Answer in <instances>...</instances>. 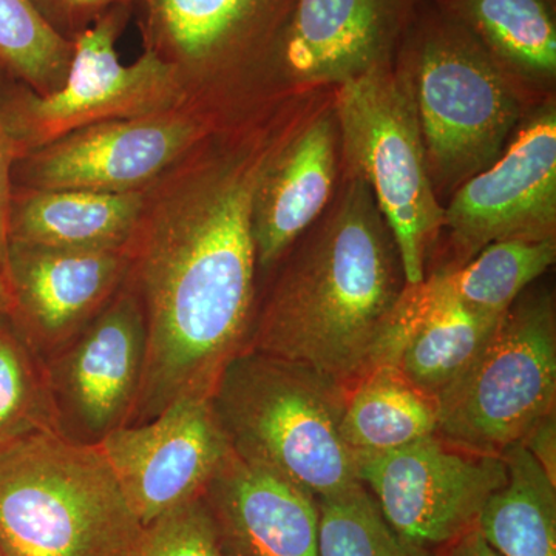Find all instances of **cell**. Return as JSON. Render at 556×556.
<instances>
[{
	"mask_svg": "<svg viewBox=\"0 0 556 556\" xmlns=\"http://www.w3.org/2000/svg\"><path fill=\"white\" fill-rule=\"evenodd\" d=\"M100 447L142 527L199 500L230 453L211 397L182 399L116 428Z\"/></svg>",
	"mask_w": 556,
	"mask_h": 556,
	"instance_id": "cell-12",
	"label": "cell"
},
{
	"mask_svg": "<svg viewBox=\"0 0 556 556\" xmlns=\"http://www.w3.org/2000/svg\"><path fill=\"white\" fill-rule=\"evenodd\" d=\"M141 530L100 444L47 430L0 453V556H127Z\"/></svg>",
	"mask_w": 556,
	"mask_h": 556,
	"instance_id": "cell-4",
	"label": "cell"
},
{
	"mask_svg": "<svg viewBox=\"0 0 556 556\" xmlns=\"http://www.w3.org/2000/svg\"><path fill=\"white\" fill-rule=\"evenodd\" d=\"M521 444L535 457L538 464L546 471L547 477L556 482V419L547 416L525 439Z\"/></svg>",
	"mask_w": 556,
	"mask_h": 556,
	"instance_id": "cell-30",
	"label": "cell"
},
{
	"mask_svg": "<svg viewBox=\"0 0 556 556\" xmlns=\"http://www.w3.org/2000/svg\"><path fill=\"white\" fill-rule=\"evenodd\" d=\"M254 314L243 350L305 365L346 390L375 369L407 287L396 243L367 182L350 174Z\"/></svg>",
	"mask_w": 556,
	"mask_h": 556,
	"instance_id": "cell-2",
	"label": "cell"
},
{
	"mask_svg": "<svg viewBox=\"0 0 556 556\" xmlns=\"http://www.w3.org/2000/svg\"><path fill=\"white\" fill-rule=\"evenodd\" d=\"M10 311V294L7 288L5 277L0 269V314H7Z\"/></svg>",
	"mask_w": 556,
	"mask_h": 556,
	"instance_id": "cell-32",
	"label": "cell"
},
{
	"mask_svg": "<svg viewBox=\"0 0 556 556\" xmlns=\"http://www.w3.org/2000/svg\"><path fill=\"white\" fill-rule=\"evenodd\" d=\"M317 506L320 556H439L399 533L364 485Z\"/></svg>",
	"mask_w": 556,
	"mask_h": 556,
	"instance_id": "cell-26",
	"label": "cell"
},
{
	"mask_svg": "<svg viewBox=\"0 0 556 556\" xmlns=\"http://www.w3.org/2000/svg\"><path fill=\"white\" fill-rule=\"evenodd\" d=\"M433 402L393 369L376 368L346 394L340 434L354 459L382 455L437 434Z\"/></svg>",
	"mask_w": 556,
	"mask_h": 556,
	"instance_id": "cell-22",
	"label": "cell"
},
{
	"mask_svg": "<svg viewBox=\"0 0 556 556\" xmlns=\"http://www.w3.org/2000/svg\"><path fill=\"white\" fill-rule=\"evenodd\" d=\"M201 144L146 190L129 243L126 281L148 329L129 424L182 399L211 397L254 320L252 203L274 148L211 153Z\"/></svg>",
	"mask_w": 556,
	"mask_h": 556,
	"instance_id": "cell-1",
	"label": "cell"
},
{
	"mask_svg": "<svg viewBox=\"0 0 556 556\" xmlns=\"http://www.w3.org/2000/svg\"><path fill=\"white\" fill-rule=\"evenodd\" d=\"M146 192L13 186L7 237L16 243L62 249H123L144 208Z\"/></svg>",
	"mask_w": 556,
	"mask_h": 556,
	"instance_id": "cell-19",
	"label": "cell"
},
{
	"mask_svg": "<svg viewBox=\"0 0 556 556\" xmlns=\"http://www.w3.org/2000/svg\"><path fill=\"white\" fill-rule=\"evenodd\" d=\"M2 273L9 316L46 361L123 287L129 274V247L62 249L9 241Z\"/></svg>",
	"mask_w": 556,
	"mask_h": 556,
	"instance_id": "cell-15",
	"label": "cell"
},
{
	"mask_svg": "<svg viewBox=\"0 0 556 556\" xmlns=\"http://www.w3.org/2000/svg\"><path fill=\"white\" fill-rule=\"evenodd\" d=\"M200 501L223 556H320L316 497L232 452Z\"/></svg>",
	"mask_w": 556,
	"mask_h": 556,
	"instance_id": "cell-17",
	"label": "cell"
},
{
	"mask_svg": "<svg viewBox=\"0 0 556 556\" xmlns=\"http://www.w3.org/2000/svg\"><path fill=\"white\" fill-rule=\"evenodd\" d=\"M437 551L439 556H501L486 543L477 527Z\"/></svg>",
	"mask_w": 556,
	"mask_h": 556,
	"instance_id": "cell-31",
	"label": "cell"
},
{
	"mask_svg": "<svg viewBox=\"0 0 556 556\" xmlns=\"http://www.w3.org/2000/svg\"><path fill=\"white\" fill-rule=\"evenodd\" d=\"M336 135L334 119L324 115L270 153L252 203L257 269L274 268L324 215L334 189Z\"/></svg>",
	"mask_w": 556,
	"mask_h": 556,
	"instance_id": "cell-18",
	"label": "cell"
},
{
	"mask_svg": "<svg viewBox=\"0 0 556 556\" xmlns=\"http://www.w3.org/2000/svg\"><path fill=\"white\" fill-rule=\"evenodd\" d=\"M507 479L477 529L501 556H556V482L518 442L503 453Z\"/></svg>",
	"mask_w": 556,
	"mask_h": 556,
	"instance_id": "cell-21",
	"label": "cell"
},
{
	"mask_svg": "<svg viewBox=\"0 0 556 556\" xmlns=\"http://www.w3.org/2000/svg\"><path fill=\"white\" fill-rule=\"evenodd\" d=\"M464 262L503 240L555 239L556 112L538 110L490 166L466 179L444 208Z\"/></svg>",
	"mask_w": 556,
	"mask_h": 556,
	"instance_id": "cell-14",
	"label": "cell"
},
{
	"mask_svg": "<svg viewBox=\"0 0 556 556\" xmlns=\"http://www.w3.org/2000/svg\"><path fill=\"white\" fill-rule=\"evenodd\" d=\"M556 405V313L548 292L526 291L501 317L475 364L434 402L437 437L501 456Z\"/></svg>",
	"mask_w": 556,
	"mask_h": 556,
	"instance_id": "cell-7",
	"label": "cell"
},
{
	"mask_svg": "<svg viewBox=\"0 0 556 556\" xmlns=\"http://www.w3.org/2000/svg\"><path fill=\"white\" fill-rule=\"evenodd\" d=\"M207 137L199 104L70 131L13 164V186L146 192Z\"/></svg>",
	"mask_w": 556,
	"mask_h": 556,
	"instance_id": "cell-9",
	"label": "cell"
},
{
	"mask_svg": "<svg viewBox=\"0 0 556 556\" xmlns=\"http://www.w3.org/2000/svg\"><path fill=\"white\" fill-rule=\"evenodd\" d=\"M346 394L305 365L243 350L223 369L211 402L233 455L329 500L362 485L340 434Z\"/></svg>",
	"mask_w": 556,
	"mask_h": 556,
	"instance_id": "cell-3",
	"label": "cell"
},
{
	"mask_svg": "<svg viewBox=\"0 0 556 556\" xmlns=\"http://www.w3.org/2000/svg\"><path fill=\"white\" fill-rule=\"evenodd\" d=\"M47 430H58V420L46 364L9 313L0 314V453Z\"/></svg>",
	"mask_w": 556,
	"mask_h": 556,
	"instance_id": "cell-24",
	"label": "cell"
},
{
	"mask_svg": "<svg viewBox=\"0 0 556 556\" xmlns=\"http://www.w3.org/2000/svg\"><path fill=\"white\" fill-rule=\"evenodd\" d=\"M131 7L108 11L73 40L64 84L38 94L13 84L2 87V113L16 160L70 131L113 119L141 118L192 104L172 65L144 49L134 64H123L116 42Z\"/></svg>",
	"mask_w": 556,
	"mask_h": 556,
	"instance_id": "cell-8",
	"label": "cell"
},
{
	"mask_svg": "<svg viewBox=\"0 0 556 556\" xmlns=\"http://www.w3.org/2000/svg\"><path fill=\"white\" fill-rule=\"evenodd\" d=\"M295 0H137L144 49L172 65L189 101L206 83L276 60Z\"/></svg>",
	"mask_w": 556,
	"mask_h": 556,
	"instance_id": "cell-13",
	"label": "cell"
},
{
	"mask_svg": "<svg viewBox=\"0 0 556 556\" xmlns=\"http://www.w3.org/2000/svg\"><path fill=\"white\" fill-rule=\"evenodd\" d=\"M73 42L56 35L28 0H0V68L38 94L60 89Z\"/></svg>",
	"mask_w": 556,
	"mask_h": 556,
	"instance_id": "cell-25",
	"label": "cell"
},
{
	"mask_svg": "<svg viewBox=\"0 0 556 556\" xmlns=\"http://www.w3.org/2000/svg\"><path fill=\"white\" fill-rule=\"evenodd\" d=\"M555 239L486 244L459 268L412 285L428 305L455 302L477 313L503 316L515 300L555 263Z\"/></svg>",
	"mask_w": 556,
	"mask_h": 556,
	"instance_id": "cell-20",
	"label": "cell"
},
{
	"mask_svg": "<svg viewBox=\"0 0 556 556\" xmlns=\"http://www.w3.org/2000/svg\"><path fill=\"white\" fill-rule=\"evenodd\" d=\"M148 353L144 311L127 281L78 334L43 361L58 430L100 444L127 426Z\"/></svg>",
	"mask_w": 556,
	"mask_h": 556,
	"instance_id": "cell-11",
	"label": "cell"
},
{
	"mask_svg": "<svg viewBox=\"0 0 556 556\" xmlns=\"http://www.w3.org/2000/svg\"><path fill=\"white\" fill-rule=\"evenodd\" d=\"M2 68H0V269L5 263L7 247H9V237H7V218H9V207L11 190H13V164L16 161L13 144L7 131L5 121L2 113Z\"/></svg>",
	"mask_w": 556,
	"mask_h": 556,
	"instance_id": "cell-29",
	"label": "cell"
},
{
	"mask_svg": "<svg viewBox=\"0 0 556 556\" xmlns=\"http://www.w3.org/2000/svg\"><path fill=\"white\" fill-rule=\"evenodd\" d=\"M343 155L364 179L396 243L407 285L426 278L427 248L444 223L428 169L412 87L391 65L340 86Z\"/></svg>",
	"mask_w": 556,
	"mask_h": 556,
	"instance_id": "cell-6",
	"label": "cell"
},
{
	"mask_svg": "<svg viewBox=\"0 0 556 556\" xmlns=\"http://www.w3.org/2000/svg\"><path fill=\"white\" fill-rule=\"evenodd\" d=\"M362 485L402 535L439 548L477 527L490 496L506 482L503 456L452 447L437 434L356 460Z\"/></svg>",
	"mask_w": 556,
	"mask_h": 556,
	"instance_id": "cell-10",
	"label": "cell"
},
{
	"mask_svg": "<svg viewBox=\"0 0 556 556\" xmlns=\"http://www.w3.org/2000/svg\"><path fill=\"white\" fill-rule=\"evenodd\" d=\"M127 556H223L199 500L142 527Z\"/></svg>",
	"mask_w": 556,
	"mask_h": 556,
	"instance_id": "cell-27",
	"label": "cell"
},
{
	"mask_svg": "<svg viewBox=\"0 0 556 556\" xmlns=\"http://www.w3.org/2000/svg\"><path fill=\"white\" fill-rule=\"evenodd\" d=\"M424 0H295L276 62L298 83L342 86L391 56Z\"/></svg>",
	"mask_w": 556,
	"mask_h": 556,
	"instance_id": "cell-16",
	"label": "cell"
},
{
	"mask_svg": "<svg viewBox=\"0 0 556 556\" xmlns=\"http://www.w3.org/2000/svg\"><path fill=\"white\" fill-rule=\"evenodd\" d=\"M431 179L455 185L501 155L519 104L501 65L438 0H424L402 38Z\"/></svg>",
	"mask_w": 556,
	"mask_h": 556,
	"instance_id": "cell-5",
	"label": "cell"
},
{
	"mask_svg": "<svg viewBox=\"0 0 556 556\" xmlns=\"http://www.w3.org/2000/svg\"><path fill=\"white\" fill-rule=\"evenodd\" d=\"M36 13L61 38L73 42L108 11L134 9L137 0H28Z\"/></svg>",
	"mask_w": 556,
	"mask_h": 556,
	"instance_id": "cell-28",
	"label": "cell"
},
{
	"mask_svg": "<svg viewBox=\"0 0 556 556\" xmlns=\"http://www.w3.org/2000/svg\"><path fill=\"white\" fill-rule=\"evenodd\" d=\"M492 54L533 78L556 73L554 0H438Z\"/></svg>",
	"mask_w": 556,
	"mask_h": 556,
	"instance_id": "cell-23",
	"label": "cell"
}]
</instances>
